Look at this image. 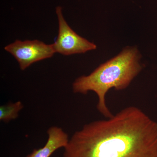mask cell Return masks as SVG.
I'll return each instance as SVG.
<instances>
[{
    "label": "cell",
    "instance_id": "cell-1",
    "mask_svg": "<svg viewBox=\"0 0 157 157\" xmlns=\"http://www.w3.org/2000/svg\"><path fill=\"white\" fill-rule=\"evenodd\" d=\"M63 157H157V123L140 108L127 107L75 132Z\"/></svg>",
    "mask_w": 157,
    "mask_h": 157
},
{
    "label": "cell",
    "instance_id": "cell-2",
    "mask_svg": "<svg viewBox=\"0 0 157 157\" xmlns=\"http://www.w3.org/2000/svg\"><path fill=\"white\" fill-rule=\"evenodd\" d=\"M140 55L137 48H125L118 55L99 66L88 76L76 78L73 84L75 93L86 94L93 91L98 96L97 109L105 117H112L106 103L109 90H120L126 88L142 70Z\"/></svg>",
    "mask_w": 157,
    "mask_h": 157
},
{
    "label": "cell",
    "instance_id": "cell-3",
    "mask_svg": "<svg viewBox=\"0 0 157 157\" xmlns=\"http://www.w3.org/2000/svg\"><path fill=\"white\" fill-rule=\"evenodd\" d=\"M56 10L59 23L58 35L52 44L56 53L67 56L97 48L95 44L80 36L71 29L63 17L62 7L57 6Z\"/></svg>",
    "mask_w": 157,
    "mask_h": 157
},
{
    "label": "cell",
    "instance_id": "cell-4",
    "mask_svg": "<svg viewBox=\"0 0 157 157\" xmlns=\"http://www.w3.org/2000/svg\"><path fill=\"white\" fill-rule=\"evenodd\" d=\"M5 50L16 59L21 70L36 62L51 58L56 53L53 44L48 45L38 40H17L6 45Z\"/></svg>",
    "mask_w": 157,
    "mask_h": 157
},
{
    "label": "cell",
    "instance_id": "cell-5",
    "mask_svg": "<svg viewBox=\"0 0 157 157\" xmlns=\"http://www.w3.org/2000/svg\"><path fill=\"white\" fill-rule=\"evenodd\" d=\"M48 138L43 147L34 150L26 157H50L59 148L67 146L69 142L68 135L59 127L52 126L47 131Z\"/></svg>",
    "mask_w": 157,
    "mask_h": 157
},
{
    "label": "cell",
    "instance_id": "cell-6",
    "mask_svg": "<svg viewBox=\"0 0 157 157\" xmlns=\"http://www.w3.org/2000/svg\"><path fill=\"white\" fill-rule=\"evenodd\" d=\"M23 105L20 101L15 103L11 102L0 107V120L4 122H9L16 119L18 116V113L23 108Z\"/></svg>",
    "mask_w": 157,
    "mask_h": 157
}]
</instances>
